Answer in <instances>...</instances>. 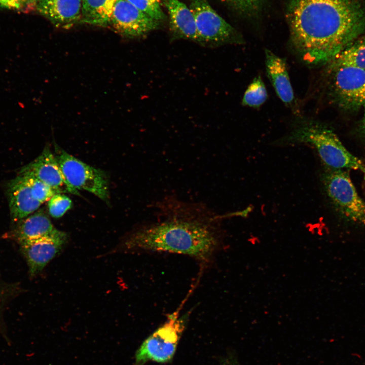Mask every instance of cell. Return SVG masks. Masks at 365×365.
Segmentation results:
<instances>
[{"instance_id": "ac0fdd59", "label": "cell", "mask_w": 365, "mask_h": 365, "mask_svg": "<svg viewBox=\"0 0 365 365\" xmlns=\"http://www.w3.org/2000/svg\"><path fill=\"white\" fill-rule=\"evenodd\" d=\"M327 64L331 66H351L365 69V35L357 38Z\"/></svg>"}, {"instance_id": "8fae6325", "label": "cell", "mask_w": 365, "mask_h": 365, "mask_svg": "<svg viewBox=\"0 0 365 365\" xmlns=\"http://www.w3.org/2000/svg\"><path fill=\"white\" fill-rule=\"evenodd\" d=\"M20 173L33 175L47 184L58 193H69L79 195L77 190L66 182L54 155L48 147L32 162L24 166Z\"/></svg>"}, {"instance_id": "7402d4cb", "label": "cell", "mask_w": 365, "mask_h": 365, "mask_svg": "<svg viewBox=\"0 0 365 365\" xmlns=\"http://www.w3.org/2000/svg\"><path fill=\"white\" fill-rule=\"evenodd\" d=\"M49 214L54 218L63 216L72 206V201L67 196L57 193L48 201Z\"/></svg>"}, {"instance_id": "484cf974", "label": "cell", "mask_w": 365, "mask_h": 365, "mask_svg": "<svg viewBox=\"0 0 365 365\" xmlns=\"http://www.w3.org/2000/svg\"><path fill=\"white\" fill-rule=\"evenodd\" d=\"M364 107V116L363 118V121H362V128L363 130L365 131V106Z\"/></svg>"}, {"instance_id": "52a82bcc", "label": "cell", "mask_w": 365, "mask_h": 365, "mask_svg": "<svg viewBox=\"0 0 365 365\" xmlns=\"http://www.w3.org/2000/svg\"><path fill=\"white\" fill-rule=\"evenodd\" d=\"M55 157L67 184L73 189L90 192L101 200H108V185L106 174L55 146Z\"/></svg>"}, {"instance_id": "6da1fadb", "label": "cell", "mask_w": 365, "mask_h": 365, "mask_svg": "<svg viewBox=\"0 0 365 365\" xmlns=\"http://www.w3.org/2000/svg\"><path fill=\"white\" fill-rule=\"evenodd\" d=\"M287 13L292 47L312 66L328 63L365 30L357 0H289Z\"/></svg>"}, {"instance_id": "9a60e30c", "label": "cell", "mask_w": 365, "mask_h": 365, "mask_svg": "<svg viewBox=\"0 0 365 365\" xmlns=\"http://www.w3.org/2000/svg\"><path fill=\"white\" fill-rule=\"evenodd\" d=\"M8 194L10 213L15 221L30 215L42 204L32 197L28 184L20 174L9 183Z\"/></svg>"}, {"instance_id": "ba28073f", "label": "cell", "mask_w": 365, "mask_h": 365, "mask_svg": "<svg viewBox=\"0 0 365 365\" xmlns=\"http://www.w3.org/2000/svg\"><path fill=\"white\" fill-rule=\"evenodd\" d=\"M331 88L337 100L344 106H365V69L351 66H331Z\"/></svg>"}, {"instance_id": "3957f363", "label": "cell", "mask_w": 365, "mask_h": 365, "mask_svg": "<svg viewBox=\"0 0 365 365\" xmlns=\"http://www.w3.org/2000/svg\"><path fill=\"white\" fill-rule=\"evenodd\" d=\"M282 142L310 144L316 149L325 167L359 170L365 174L361 161L348 151L331 129L317 121L300 120Z\"/></svg>"}, {"instance_id": "e0dca14e", "label": "cell", "mask_w": 365, "mask_h": 365, "mask_svg": "<svg viewBox=\"0 0 365 365\" xmlns=\"http://www.w3.org/2000/svg\"><path fill=\"white\" fill-rule=\"evenodd\" d=\"M117 0H82L81 23L106 27L110 25Z\"/></svg>"}, {"instance_id": "4316f807", "label": "cell", "mask_w": 365, "mask_h": 365, "mask_svg": "<svg viewBox=\"0 0 365 365\" xmlns=\"http://www.w3.org/2000/svg\"><path fill=\"white\" fill-rule=\"evenodd\" d=\"M41 1L42 0H31V3L32 4H35L36 5V4Z\"/></svg>"}, {"instance_id": "ffe728a7", "label": "cell", "mask_w": 365, "mask_h": 365, "mask_svg": "<svg viewBox=\"0 0 365 365\" xmlns=\"http://www.w3.org/2000/svg\"><path fill=\"white\" fill-rule=\"evenodd\" d=\"M23 175L28 184L32 197L42 204L48 201L54 195L58 193L52 188L33 175L20 173Z\"/></svg>"}, {"instance_id": "5b68a950", "label": "cell", "mask_w": 365, "mask_h": 365, "mask_svg": "<svg viewBox=\"0 0 365 365\" xmlns=\"http://www.w3.org/2000/svg\"><path fill=\"white\" fill-rule=\"evenodd\" d=\"M321 180L337 211L349 221L365 226V202L358 195L348 172L326 167Z\"/></svg>"}, {"instance_id": "603a6c76", "label": "cell", "mask_w": 365, "mask_h": 365, "mask_svg": "<svg viewBox=\"0 0 365 365\" xmlns=\"http://www.w3.org/2000/svg\"><path fill=\"white\" fill-rule=\"evenodd\" d=\"M238 12L245 15L255 14L261 8L264 0H223Z\"/></svg>"}, {"instance_id": "9c48e42d", "label": "cell", "mask_w": 365, "mask_h": 365, "mask_svg": "<svg viewBox=\"0 0 365 365\" xmlns=\"http://www.w3.org/2000/svg\"><path fill=\"white\" fill-rule=\"evenodd\" d=\"M160 22L148 16L127 0H117L110 25L121 35L134 38L157 29Z\"/></svg>"}, {"instance_id": "d4e9b609", "label": "cell", "mask_w": 365, "mask_h": 365, "mask_svg": "<svg viewBox=\"0 0 365 365\" xmlns=\"http://www.w3.org/2000/svg\"><path fill=\"white\" fill-rule=\"evenodd\" d=\"M221 365H240L235 357L230 356L223 359Z\"/></svg>"}, {"instance_id": "7c38bea8", "label": "cell", "mask_w": 365, "mask_h": 365, "mask_svg": "<svg viewBox=\"0 0 365 365\" xmlns=\"http://www.w3.org/2000/svg\"><path fill=\"white\" fill-rule=\"evenodd\" d=\"M267 77L278 97L287 107L298 111L285 61L269 49L265 50Z\"/></svg>"}, {"instance_id": "8992f818", "label": "cell", "mask_w": 365, "mask_h": 365, "mask_svg": "<svg viewBox=\"0 0 365 365\" xmlns=\"http://www.w3.org/2000/svg\"><path fill=\"white\" fill-rule=\"evenodd\" d=\"M190 9L196 22L198 44L216 47L244 43L239 33L222 18L206 0H190Z\"/></svg>"}, {"instance_id": "2e32d148", "label": "cell", "mask_w": 365, "mask_h": 365, "mask_svg": "<svg viewBox=\"0 0 365 365\" xmlns=\"http://www.w3.org/2000/svg\"><path fill=\"white\" fill-rule=\"evenodd\" d=\"M59 231L53 226L48 215L39 210L21 220L16 235L19 241L27 240L51 236Z\"/></svg>"}, {"instance_id": "30bf717a", "label": "cell", "mask_w": 365, "mask_h": 365, "mask_svg": "<svg viewBox=\"0 0 365 365\" xmlns=\"http://www.w3.org/2000/svg\"><path fill=\"white\" fill-rule=\"evenodd\" d=\"M67 238L66 234L59 231L51 236L19 241L31 276H35L43 270L60 251Z\"/></svg>"}, {"instance_id": "4fadbf2b", "label": "cell", "mask_w": 365, "mask_h": 365, "mask_svg": "<svg viewBox=\"0 0 365 365\" xmlns=\"http://www.w3.org/2000/svg\"><path fill=\"white\" fill-rule=\"evenodd\" d=\"M36 6L57 27L69 28L81 22L82 0H42Z\"/></svg>"}, {"instance_id": "5bb4252c", "label": "cell", "mask_w": 365, "mask_h": 365, "mask_svg": "<svg viewBox=\"0 0 365 365\" xmlns=\"http://www.w3.org/2000/svg\"><path fill=\"white\" fill-rule=\"evenodd\" d=\"M170 19V28L173 39H184L199 43V35L193 14L179 0H164Z\"/></svg>"}, {"instance_id": "44dd1931", "label": "cell", "mask_w": 365, "mask_h": 365, "mask_svg": "<svg viewBox=\"0 0 365 365\" xmlns=\"http://www.w3.org/2000/svg\"><path fill=\"white\" fill-rule=\"evenodd\" d=\"M140 11L160 22L165 16L161 8L159 0H127Z\"/></svg>"}, {"instance_id": "d6986e66", "label": "cell", "mask_w": 365, "mask_h": 365, "mask_svg": "<svg viewBox=\"0 0 365 365\" xmlns=\"http://www.w3.org/2000/svg\"><path fill=\"white\" fill-rule=\"evenodd\" d=\"M267 91L260 76L256 77L243 95L242 104L254 108L260 107L267 100Z\"/></svg>"}, {"instance_id": "7a4b0ae2", "label": "cell", "mask_w": 365, "mask_h": 365, "mask_svg": "<svg viewBox=\"0 0 365 365\" xmlns=\"http://www.w3.org/2000/svg\"><path fill=\"white\" fill-rule=\"evenodd\" d=\"M155 207L156 220L132 233L124 248L182 254L202 261L213 255L220 243L221 215L203 203L171 196Z\"/></svg>"}, {"instance_id": "277c9868", "label": "cell", "mask_w": 365, "mask_h": 365, "mask_svg": "<svg viewBox=\"0 0 365 365\" xmlns=\"http://www.w3.org/2000/svg\"><path fill=\"white\" fill-rule=\"evenodd\" d=\"M188 317L187 314L180 316L178 310L168 316L166 321L138 349L135 355V365H144L149 361L164 363L171 360Z\"/></svg>"}, {"instance_id": "cb8c5ba5", "label": "cell", "mask_w": 365, "mask_h": 365, "mask_svg": "<svg viewBox=\"0 0 365 365\" xmlns=\"http://www.w3.org/2000/svg\"><path fill=\"white\" fill-rule=\"evenodd\" d=\"M29 4L31 0H0V7L11 9H20Z\"/></svg>"}]
</instances>
